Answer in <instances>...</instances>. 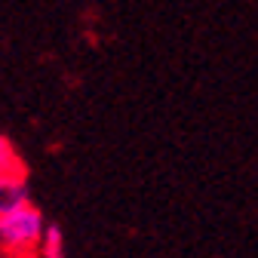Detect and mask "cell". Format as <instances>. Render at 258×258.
Returning <instances> with one entry per match:
<instances>
[{
  "instance_id": "cell-1",
  "label": "cell",
  "mask_w": 258,
  "mask_h": 258,
  "mask_svg": "<svg viewBox=\"0 0 258 258\" xmlns=\"http://www.w3.org/2000/svg\"><path fill=\"white\" fill-rule=\"evenodd\" d=\"M43 234H46V218L31 200L0 215V249L10 255H28L40 249Z\"/></svg>"
},
{
  "instance_id": "cell-2",
  "label": "cell",
  "mask_w": 258,
  "mask_h": 258,
  "mask_svg": "<svg viewBox=\"0 0 258 258\" xmlns=\"http://www.w3.org/2000/svg\"><path fill=\"white\" fill-rule=\"evenodd\" d=\"M28 181L22 169H0V215L13 212L16 206L28 203Z\"/></svg>"
},
{
  "instance_id": "cell-3",
  "label": "cell",
  "mask_w": 258,
  "mask_h": 258,
  "mask_svg": "<svg viewBox=\"0 0 258 258\" xmlns=\"http://www.w3.org/2000/svg\"><path fill=\"white\" fill-rule=\"evenodd\" d=\"M40 258H64V246H61V234L55 224H49L46 234H43V243H40Z\"/></svg>"
},
{
  "instance_id": "cell-4",
  "label": "cell",
  "mask_w": 258,
  "mask_h": 258,
  "mask_svg": "<svg viewBox=\"0 0 258 258\" xmlns=\"http://www.w3.org/2000/svg\"><path fill=\"white\" fill-rule=\"evenodd\" d=\"M0 169H19V154L4 133H0Z\"/></svg>"
}]
</instances>
